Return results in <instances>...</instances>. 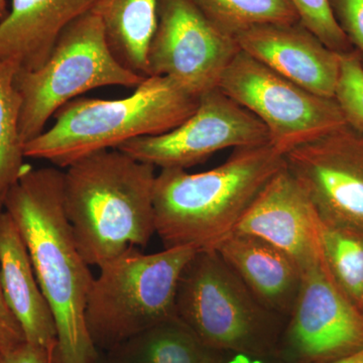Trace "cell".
<instances>
[{"label": "cell", "mask_w": 363, "mask_h": 363, "mask_svg": "<svg viewBox=\"0 0 363 363\" xmlns=\"http://www.w3.org/2000/svg\"><path fill=\"white\" fill-rule=\"evenodd\" d=\"M200 96L173 79L150 76L123 99L77 98L55 113V123L25 145V157L57 168L142 136L174 130L192 116Z\"/></svg>", "instance_id": "cell-4"}, {"label": "cell", "mask_w": 363, "mask_h": 363, "mask_svg": "<svg viewBox=\"0 0 363 363\" xmlns=\"http://www.w3.org/2000/svg\"><path fill=\"white\" fill-rule=\"evenodd\" d=\"M241 51L319 96L335 98L341 54L301 21L253 26L235 37Z\"/></svg>", "instance_id": "cell-14"}, {"label": "cell", "mask_w": 363, "mask_h": 363, "mask_svg": "<svg viewBox=\"0 0 363 363\" xmlns=\"http://www.w3.org/2000/svg\"><path fill=\"white\" fill-rule=\"evenodd\" d=\"M145 78L121 65L107 43L101 18L87 11L67 26L44 65L16 73L21 140L26 145L39 136L60 108L88 91L135 88Z\"/></svg>", "instance_id": "cell-6"}, {"label": "cell", "mask_w": 363, "mask_h": 363, "mask_svg": "<svg viewBox=\"0 0 363 363\" xmlns=\"http://www.w3.org/2000/svg\"><path fill=\"white\" fill-rule=\"evenodd\" d=\"M199 363H219L218 360L214 357H212L209 350L205 351L204 355H203L202 359L200 360Z\"/></svg>", "instance_id": "cell-30"}, {"label": "cell", "mask_w": 363, "mask_h": 363, "mask_svg": "<svg viewBox=\"0 0 363 363\" xmlns=\"http://www.w3.org/2000/svg\"><path fill=\"white\" fill-rule=\"evenodd\" d=\"M321 218L363 231V133L345 123L285 154Z\"/></svg>", "instance_id": "cell-11"}, {"label": "cell", "mask_w": 363, "mask_h": 363, "mask_svg": "<svg viewBox=\"0 0 363 363\" xmlns=\"http://www.w3.org/2000/svg\"><path fill=\"white\" fill-rule=\"evenodd\" d=\"M176 316L206 350H243L266 309L215 250L197 252L182 272Z\"/></svg>", "instance_id": "cell-8"}, {"label": "cell", "mask_w": 363, "mask_h": 363, "mask_svg": "<svg viewBox=\"0 0 363 363\" xmlns=\"http://www.w3.org/2000/svg\"><path fill=\"white\" fill-rule=\"evenodd\" d=\"M206 348L175 317L138 334L109 352L111 363H199Z\"/></svg>", "instance_id": "cell-19"}, {"label": "cell", "mask_w": 363, "mask_h": 363, "mask_svg": "<svg viewBox=\"0 0 363 363\" xmlns=\"http://www.w3.org/2000/svg\"><path fill=\"white\" fill-rule=\"evenodd\" d=\"M0 363H60L58 350L23 342L13 350L0 352Z\"/></svg>", "instance_id": "cell-27"}, {"label": "cell", "mask_w": 363, "mask_h": 363, "mask_svg": "<svg viewBox=\"0 0 363 363\" xmlns=\"http://www.w3.org/2000/svg\"><path fill=\"white\" fill-rule=\"evenodd\" d=\"M318 228L331 276L344 295L363 312V231L320 216Z\"/></svg>", "instance_id": "cell-20"}, {"label": "cell", "mask_w": 363, "mask_h": 363, "mask_svg": "<svg viewBox=\"0 0 363 363\" xmlns=\"http://www.w3.org/2000/svg\"><path fill=\"white\" fill-rule=\"evenodd\" d=\"M64 172L26 166L4 201L52 312L60 363H100L86 325V306L94 277L79 252L67 217Z\"/></svg>", "instance_id": "cell-1"}, {"label": "cell", "mask_w": 363, "mask_h": 363, "mask_svg": "<svg viewBox=\"0 0 363 363\" xmlns=\"http://www.w3.org/2000/svg\"><path fill=\"white\" fill-rule=\"evenodd\" d=\"M338 26L359 55L363 66V0H329Z\"/></svg>", "instance_id": "cell-25"}, {"label": "cell", "mask_w": 363, "mask_h": 363, "mask_svg": "<svg viewBox=\"0 0 363 363\" xmlns=\"http://www.w3.org/2000/svg\"><path fill=\"white\" fill-rule=\"evenodd\" d=\"M218 88L264 123L284 156L346 123L335 98L310 92L243 51L227 67Z\"/></svg>", "instance_id": "cell-7"}, {"label": "cell", "mask_w": 363, "mask_h": 363, "mask_svg": "<svg viewBox=\"0 0 363 363\" xmlns=\"http://www.w3.org/2000/svg\"><path fill=\"white\" fill-rule=\"evenodd\" d=\"M18 70L13 61L0 62V215L9 190L26 167L20 133L21 98L14 83Z\"/></svg>", "instance_id": "cell-21"}, {"label": "cell", "mask_w": 363, "mask_h": 363, "mask_svg": "<svg viewBox=\"0 0 363 363\" xmlns=\"http://www.w3.org/2000/svg\"><path fill=\"white\" fill-rule=\"evenodd\" d=\"M108 363H111V362H108Z\"/></svg>", "instance_id": "cell-31"}, {"label": "cell", "mask_w": 363, "mask_h": 363, "mask_svg": "<svg viewBox=\"0 0 363 363\" xmlns=\"http://www.w3.org/2000/svg\"><path fill=\"white\" fill-rule=\"evenodd\" d=\"M335 100L346 123L363 133V66L355 50L341 54Z\"/></svg>", "instance_id": "cell-23"}, {"label": "cell", "mask_w": 363, "mask_h": 363, "mask_svg": "<svg viewBox=\"0 0 363 363\" xmlns=\"http://www.w3.org/2000/svg\"><path fill=\"white\" fill-rule=\"evenodd\" d=\"M159 0H95L107 43L121 65L147 77V52L157 23Z\"/></svg>", "instance_id": "cell-18"}, {"label": "cell", "mask_w": 363, "mask_h": 363, "mask_svg": "<svg viewBox=\"0 0 363 363\" xmlns=\"http://www.w3.org/2000/svg\"><path fill=\"white\" fill-rule=\"evenodd\" d=\"M325 363H363V348L351 353L350 355H346V357Z\"/></svg>", "instance_id": "cell-28"}, {"label": "cell", "mask_w": 363, "mask_h": 363, "mask_svg": "<svg viewBox=\"0 0 363 363\" xmlns=\"http://www.w3.org/2000/svg\"><path fill=\"white\" fill-rule=\"evenodd\" d=\"M290 340L309 362H332L363 348V312L331 276L323 255L302 274Z\"/></svg>", "instance_id": "cell-12"}, {"label": "cell", "mask_w": 363, "mask_h": 363, "mask_svg": "<svg viewBox=\"0 0 363 363\" xmlns=\"http://www.w3.org/2000/svg\"><path fill=\"white\" fill-rule=\"evenodd\" d=\"M272 143L234 150L210 171L161 169L154 189L155 227L164 248L215 250L285 167Z\"/></svg>", "instance_id": "cell-2"}, {"label": "cell", "mask_w": 363, "mask_h": 363, "mask_svg": "<svg viewBox=\"0 0 363 363\" xmlns=\"http://www.w3.org/2000/svg\"><path fill=\"white\" fill-rule=\"evenodd\" d=\"M156 167L118 150L86 157L66 168L64 206L79 252L100 267L156 234Z\"/></svg>", "instance_id": "cell-3"}, {"label": "cell", "mask_w": 363, "mask_h": 363, "mask_svg": "<svg viewBox=\"0 0 363 363\" xmlns=\"http://www.w3.org/2000/svg\"><path fill=\"white\" fill-rule=\"evenodd\" d=\"M197 252L178 247L145 255L130 247L102 264L86 306V325L95 347L111 351L177 317L179 281Z\"/></svg>", "instance_id": "cell-5"}, {"label": "cell", "mask_w": 363, "mask_h": 363, "mask_svg": "<svg viewBox=\"0 0 363 363\" xmlns=\"http://www.w3.org/2000/svg\"><path fill=\"white\" fill-rule=\"evenodd\" d=\"M267 143L264 123L217 87L202 94L194 113L174 130L133 138L116 150L161 169H187L219 150Z\"/></svg>", "instance_id": "cell-9"}, {"label": "cell", "mask_w": 363, "mask_h": 363, "mask_svg": "<svg viewBox=\"0 0 363 363\" xmlns=\"http://www.w3.org/2000/svg\"><path fill=\"white\" fill-rule=\"evenodd\" d=\"M222 32L236 35L253 26L300 21L290 0H194Z\"/></svg>", "instance_id": "cell-22"}, {"label": "cell", "mask_w": 363, "mask_h": 363, "mask_svg": "<svg viewBox=\"0 0 363 363\" xmlns=\"http://www.w3.org/2000/svg\"><path fill=\"white\" fill-rule=\"evenodd\" d=\"M241 51L194 0H159L156 32L147 52V77L173 79L201 96L218 87L224 71Z\"/></svg>", "instance_id": "cell-10"}, {"label": "cell", "mask_w": 363, "mask_h": 363, "mask_svg": "<svg viewBox=\"0 0 363 363\" xmlns=\"http://www.w3.org/2000/svg\"><path fill=\"white\" fill-rule=\"evenodd\" d=\"M95 0H11L0 21V62L13 61L21 71L40 68L61 33L94 6Z\"/></svg>", "instance_id": "cell-15"}, {"label": "cell", "mask_w": 363, "mask_h": 363, "mask_svg": "<svg viewBox=\"0 0 363 363\" xmlns=\"http://www.w3.org/2000/svg\"><path fill=\"white\" fill-rule=\"evenodd\" d=\"M290 2L297 11L301 23L327 47L339 54L354 50L334 18L329 0H290Z\"/></svg>", "instance_id": "cell-24"}, {"label": "cell", "mask_w": 363, "mask_h": 363, "mask_svg": "<svg viewBox=\"0 0 363 363\" xmlns=\"http://www.w3.org/2000/svg\"><path fill=\"white\" fill-rule=\"evenodd\" d=\"M0 279L7 305L26 342L58 350L51 307L40 290L25 241L6 211L0 215Z\"/></svg>", "instance_id": "cell-16"}, {"label": "cell", "mask_w": 363, "mask_h": 363, "mask_svg": "<svg viewBox=\"0 0 363 363\" xmlns=\"http://www.w3.org/2000/svg\"><path fill=\"white\" fill-rule=\"evenodd\" d=\"M9 7L7 0H0V21L4 20L9 13Z\"/></svg>", "instance_id": "cell-29"}, {"label": "cell", "mask_w": 363, "mask_h": 363, "mask_svg": "<svg viewBox=\"0 0 363 363\" xmlns=\"http://www.w3.org/2000/svg\"><path fill=\"white\" fill-rule=\"evenodd\" d=\"M26 342L23 329L7 305L0 279V352H6Z\"/></svg>", "instance_id": "cell-26"}, {"label": "cell", "mask_w": 363, "mask_h": 363, "mask_svg": "<svg viewBox=\"0 0 363 363\" xmlns=\"http://www.w3.org/2000/svg\"><path fill=\"white\" fill-rule=\"evenodd\" d=\"M319 215L285 164L269 181L233 233L250 234L279 248L304 272L323 255Z\"/></svg>", "instance_id": "cell-13"}, {"label": "cell", "mask_w": 363, "mask_h": 363, "mask_svg": "<svg viewBox=\"0 0 363 363\" xmlns=\"http://www.w3.org/2000/svg\"><path fill=\"white\" fill-rule=\"evenodd\" d=\"M269 311H292L302 272L285 252L250 234L233 233L215 247Z\"/></svg>", "instance_id": "cell-17"}]
</instances>
